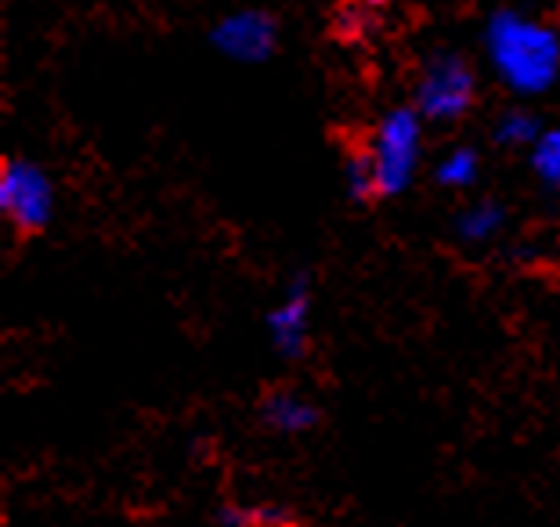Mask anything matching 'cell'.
Masks as SVG:
<instances>
[{
    "label": "cell",
    "instance_id": "1",
    "mask_svg": "<svg viewBox=\"0 0 560 527\" xmlns=\"http://www.w3.org/2000/svg\"><path fill=\"white\" fill-rule=\"evenodd\" d=\"M485 55L492 73L514 94H542L560 77V37L524 11H495L485 26Z\"/></svg>",
    "mask_w": 560,
    "mask_h": 527
},
{
    "label": "cell",
    "instance_id": "2",
    "mask_svg": "<svg viewBox=\"0 0 560 527\" xmlns=\"http://www.w3.org/2000/svg\"><path fill=\"white\" fill-rule=\"evenodd\" d=\"M423 152V116L416 109H390L369 138V166H373L376 196H401L412 185Z\"/></svg>",
    "mask_w": 560,
    "mask_h": 527
},
{
    "label": "cell",
    "instance_id": "3",
    "mask_svg": "<svg viewBox=\"0 0 560 527\" xmlns=\"http://www.w3.org/2000/svg\"><path fill=\"white\" fill-rule=\"evenodd\" d=\"M474 94H478L474 69L456 55H438L416 80V113L434 124H456L470 113Z\"/></svg>",
    "mask_w": 560,
    "mask_h": 527
},
{
    "label": "cell",
    "instance_id": "4",
    "mask_svg": "<svg viewBox=\"0 0 560 527\" xmlns=\"http://www.w3.org/2000/svg\"><path fill=\"white\" fill-rule=\"evenodd\" d=\"M0 210L19 232H40L55 213V188L37 163L8 160L0 166Z\"/></svg>",
    "mask_w": 560,
    "mask_h": 527
},
{
    "label": "cell",
    "instance_id": "5",
    "mask_svg": "<svg viewBox=\"0 0 560 527\" xmlns=\"http://www.w3.org/2000/svg\"><path fill=\"white\" fill-rule=\"evenodd\" d=\"M210 40L224 58L243 62V66H254V62H265V58L276 51L279 30H276V22H271V15H265V11L243 8V11L224 15L218 26H213Z\"/></svg>",
    "mask_w": 560,
    "mask_h": 527
},
{
    "label": "cell",
    "instance_id": "6",
    "mask_svg": "<svg viewBox=\"0 0 560 527\" xmlns=\"http://www.w3.org/2000/svg\"><path fill=\"white\" fill-rule=\"evenodd\" d=\"M268 337L282 358H301L307 337H312V293L304 282L290 285V293L271 307L268 315Z\"/></svg>",
    "mask_w": 560,
    "mask_h": 527
},
{
    "label": "cell",
    "instance_id": "7",
    "mask_svg": "<svg viewBox=\"0 0 560 527\" xmlns=\"http://www.w3.org/2000/svg\"><path fill=\"white\" fill-rule=\"evenodd\" d=\"M265 423L271 430H279V434H304V430H312L318 423V409L307 398L293 390H276L268 394L265 401Z\"/></svg>",
    "mask_w": 560,
    "mask_h": 527
},
{
    "label": "cell",
    "instance_id": "8",
    "mask_svg": "<svg viewBox=\"0 0 560 527\" xmlns=\"http://www.w3.org/2000/svg\"><path fill=\"white\" fill-rule=\"evenodd\" d=\"M224 527H293L296 517L279 502H235V506H224L221 513Z\"/></svg>",
    "mask_w": 560,
    "mask_h": 527
},
{
    "label": "cell",
    "instance_id": "9",
    "mask_svg": "<svg viewBox=\"0 0 560 527\" xmlns=\"http://www.w3.org/2000/svg\"><path fill=\"white\" fill-rule=\"evenodd\" d=\"M499 227H503V207H495V202H470V207L459 210L456 218V232L463 243H488Z\"/></svg>",
    "mask_w": 560,
    "mask_h": 527
},
{
    "label": "cell",
    "instance_id": "10",
    "mask_svg": "<svg viewBox=\"0 0 560 527\" xmlns=\"http://www.w3.org/2000/svg\"><path fill=\"white\" fill-rule=\"evenodd\" d=\"M478 171H481V160L474 149H448L445 155L438 160V185L445 188H470L478 181Z\"/></svg>",
    "mask_w": 560,
    "mask_h": 527
},
{
    "label": "cell",
    "instance_id": "11",
    "mask_svg": "<svg viewBox=\"0 0 560 527\" xmlns=\"http://www.w3.org/2000/svg\"><path fill=\"white\" fill-rule=\"evenodd\" d=\"M539 134L542 130H539V124H535V116L524 113V109H506L495 124V141L506 149H532Z\"/></svg>",
    "mask_w": 560,
    "mask_h": 527
},
{
    "label": "cell",
    "instance_id": "12",
    "mask_svg": "<svg viewBox=\"0 0 560 527\" xmlns=\"http://www.w3.org/2000/svg\"><path fill=\"white\" fill-rule=\"evenodd\" d=\"M528 152H532V171L539 174V181L560 188V127L542 130Z\"/></svg>",
    "mask_w": 560,
    "mask_h": 527
},
{
    "label": "cell",
    "instance_id": "13",
    "mask_svg": "<svg viewBox=\"0 0 560 527\" xmlns=\"http://www.w3.org/2000/svg\"><path fill=\"white\" fill-rule=\"evenodd\" d=\"M343 177H348V191L354 199L376 196L373 191V166H369L365 149H359L354 155H348V166H343Z\"/></svg>",
    "mask_w": 560,
    "mask_h": 527
},
{
    "label": "cell",
    "instance_id": "14",
    "mask_svg": "<svg viewBox=\"0 0 560 527\" xmlns=\"http://www.w3.org/2000/svg\"><path fill=\"white\" fill-rule=\"evenodd\" d=\"M362 4H369V8H384V4H395V0H362Z\"/></svg>",
    "mask_w": 560,
    "mask_h": 527
}]
</instances>
